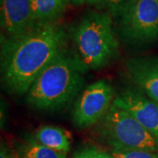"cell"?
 <instances>
[{
    "mask_svg": "<svg viewBox=\"0 0 158 158\" xmlns=\"http://www.w3.org/2000/svg\"><path fill=\"white\" fill-rule=\"evenodd\" d=\"M113 104L132 114L158 140V104L138 88H126L116 95Z\"/></svg>",
    "mask_w": 158,
    "mask_h": 158,
    "instance_id": "cell-7",
    "label": "cell"
},
{
    "mask_svg": "<svg viewBox=\"0 0 158 158\" xmlns=\"http://www.w3.org/2000/svg\"><path fill=\"white\" fill-rule=\"evenodd\" d=\"M96 126L99 138L113 149L158 152L157 139L132 114L114 104Z\"/></svg>",
    "mask_w": 158,
    "mask_h": 158,
    "instance_id": "cell-4",
    "label": "cell"
},
{
    "mask_svg": "<svg viewBox=\"0 0 158 158\" xmlns=\"http://www.w3.org/2000/svg\"><path fill=\"white\" fill-rule=\"evenodd\" d=\"M4 39H16L37 27L31 0H1Z\"/></svg>",
    "mask_w": 158,
    "mask_h": 158,
    "instance_id": "cell-8",
    "label": "cell"
},
{
    "mask_svg": "<svg viewBox=\"0 0 158 158\" xmlns=\"http://www.w3.org/2000/svg\"><path fill=\"white\" fill-rule=\"evenodd\" d=\"M69 36L88 69L104 68L118 57L119 44L108 13L87 12L69 27Z\"/></svg>",
    "mask_w": 158,
    "mask_h": 158,
    "instance_id": "cell-3",
    "label": "cell"
},
{
    "mask_svg": "<svg viewBox=\"0 0 158 158\" xmlns=\"http://www.w3.org/2000/svg\"><path fill=\"white\" fill-rule=\"evenodd\" d=\"M74 6H80L84 5L89 6H100L104 4H108V0H71Z\"/></svg>",
    "mask_w": 158,
    "mask_h": 158,
    "instance_id": "cell-15",
    "label": "cell"
},
{
    "mask_svg": "<svg viewBox=\"0 0 158 158\" xmlns=\"http://www.w3.org/2000/svg\"><path fill=\"white\" fill-rule=\"evenodd\" d=\"M114 98V89L107 81L101 79L88 85L74 105L75 126L81 129L96 126L108 113Z\"/></svg>",
    "mask_w": 158,
    "mask_h": 158,
    "instance_id": "cell-6",
    "label": "cell"
},
{
    "mask_svg": "<svg viewBox=\"0 0 158 158\" xmlns=\"http://www.w3.org/2000/svg\"><path fill=\"white\" fill-rule=\"evenodd\" d=\"M34 137L40 143L57 152L68 154L71 148V135L64 128L45 125L34 133Z\"/></svg>",
    "mask_w": 158,
    "mask_h": 158,
    "instance_id": "cell-10",
    "label": "cell"
},
{
    "mask_svg": "<svg viewBox=\"0 0 158 158\" xmlns=\"http://www.w3.org/2000/svg\"><path fill=\"white\" fill-rule=\"evenodd\" d=\"M126 66L136 88L158 104V57L131 58Z\"/></svg>",
    "mask_w": 158,
    "mask_h": 158,
    "instance_id": "cell-9",
    "label": "cell"
},
{
    "mask_svg": "<svg viewBox=\"0 0 158 158\" xmlns=\"http://www.w3.org/2000/svg\"><path fill=\"white\" fill-rule=\"evenodd\" d=\"M114 158H158V152L145 150H112Z\"/></svg>",
    "mask_w": 158,
    "mask_h": 158,
    "instance_id": "cell-14",
    "label": "cell"
},
{
    "mask_svg": "<svg viewBox=\"0 0 158 158\" xmlns=\"http://www.w3.org/2000/svg\"><path fill=\"white\" fill-rule=\"evenodd\" d=\"M37 26L56 24L67 11L71 0H31Z\"/></svg>",
    "mask_w": 158,
    "mask_h": 158,
    "instance_id": "cell-11",
    "label": "cell"
},
{
    "mask_svg": "<svg viewBox=\"0 0 158 158\" xmlns=\"http://www.w3.org/2000/svg\"><path fill=\"white\" fill-rule=\"evenodd\" d=\"M13 149L17 158H68L66 154L42 145L33 135H25L18 140Z\"/></svg>",
    "mask_w": 158,
    "mask_h": 158,
    "instance_id": "cell-12",
    "label": "cell"
},
{
    "mask_svg": "<svg viewBox=\"0 0 158 158\" xmlns=\"http://www.w3.org/2000/svg\"><path fill=\"white\" fill-rule=\"evenodd\" d=\"M0 158H17L14 149H11L5 142H1L0 148Z\"/></svg>",
    "mask_w": 158,
    "mask_h": 158,
    "instance_id": "cell-16",
    "label": "cell"
},
{
    "mask_svg": "<svg viewBox=\"0 0 158 158\" xmlns=\"http://www.w3.org/2000/svg\"><path fill=\"white\" fill-rule=\"evenodd\" d=\"M127 0H108V5L111 6L113 11L116 10L118 6H121Z\"/></svg>",
    "mask_w": 158,
    "mask_h": 158,
    "instance_id": "cell-17",
    "label": "cell"
},
{
    "mask_svg": "<svg viewBox=\"0 0 158 158\" xmlns=\"http://www.w3.org/2000/svg\"><path fill=\"white\" fill-rule=\"evenodd\" d=\"M87 70L78 55L65 48L35 79L27 93V104L49 112L65 107L83 90Z\"/></svg>",
    "mask_w": 158,
    "mask_h": 158,
    "instance_id": "cell-2",
    "label": "cell"
},
{
    "mask_svg": "<svg viewBox=\"0 0 158 158\" xmlns=\"http://www.w3.org/2000/svg\"><path fill=\"white\" fill-rule=\"evenodd\" d=\"M68 34L58 23L37 26L16 39L1 40L2 84L12 94L27 93L35 79L67 48Z\"/></svg>",
    "mask_w": 158,
    "mask_h": 158,
    "instance_id": "cell-1",
    "label": "cell"
},
{
    "mask_svg": "<svg viewBox=\"0 0 158 158\" xmlns=\"http://www.w3.org/2000/svg\"><path fill=\"white\" fill-rule=\"evenodd\" d=\"M114 11L123 39L135 45H146L158 38V0H127Z\"/></svg>",
    "mask_w": 158,
    "mask_h": 158,
    "instance_id": "cell-5",
    "label": "cell"
},
{
    "mask_svg": "<svg viewBox=\"0 0 158 158\" xmlns=\"http://www.w3.org/2000/svg\"><path fill=\"white\" fill-rule=\"evenodd\" d=\"M71 158H114L112 153L101 149L96 146H85L75 151Z\"/></svg>",
    "mask_w": 158,
    "mask_h": 158,
    "instance_id": "cell-13",
    "label": "cell"
}]
</instances>
